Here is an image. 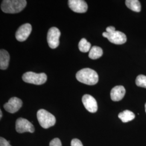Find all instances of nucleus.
I'll return each instance as SVG.
<instances>
[{"instance_id":"obj_1","label":"nucleus","mask_w":146,"mask_h":146,"mask_svg":"<svg viewBox=\"0 0 146 146\" xmlns=\"http://www.w3.org/2000/svg\"><path fill=\"white\" fill-rule=\"evenodd\" d=\"M76 78L79 82L87 85H95L99 81L98 73L90 68H84L78 72Z\"/></svg>"},{"instance_id":"obj_2","label":"nucleus","mask_w":146,"mask_h":146,"mask_svg":"<svg viewBox=\"0 0 146 146\" xmlns=\"http://www.w3.org/2000/svg\"><path fill=\"white\" fill-rule=\"evenodd\" d=\"M26 5V0H4L1 3V8L5 13L15 14L21 12Z\"/></svg>"},{"instance_id":"obj_3","label":"nucleus","mask_w":146,"mask_h":146,"mask_svg":"<svg viewBox=\"0 0 146 146\" xmlns=\"http://www.w3.org/2000/svg\"><path fill=\"white\" fill-rule=\"evenodd\" d=\"M102 35L108 38L110 42L115 44H122L127 41L125 34L121 31H116L114 27H108L106 28V32H104Z\"/></svg>"},{"instance_id":"obj_4","label":"nucleus","mask_w":146,"mask_h":146,"mask_svg":"<svg viewBox=\"0 0 146 146\" xmlns=\"http://www.w3.org/2000/svg\"><path fill=\"white\" fill-rule=\"evenodd\" d=\"M37 118L40 125L44 129H48L56 123V119L54 115L46 110H38L37 113Z\"/></svg>"},{"instance_id":"obj_5","label":"nucleus","mask_w":146,"mask_h":146,"mask_svg":"<svg viewBox=\"0 0 146 146\" xmlns=\"http://www.w3.org/2000/svg\"><path fill=\"white\" fill-rule=\"evenodd\" d=\"M22 80L26 83L41 85L47 81V76L45 73L37 74L32 72H28L23 75Z\"/></svg>"},{"instance_id":"obj_6","label":"nucleus","mask_w":146,"mask_h":146,"mask_svg":"<svg viewBox=\"0 0 146 146\" xmlns=\"http://www.w3.org/2000/svg\"><path fill=\"white\" fill-rule=\"evenodd\" d=\"M61 32L56 27L50 28L47 34V42L49 47L52 49H55L59 46V38Z\"/></svg>"},{"instance_id":"obj_7","label":"nucleus","mask_w":146,"mask_h":146,"mask_svg":"<svg viewBox=\"0 0 146 146\" xmlns=\"http://www.w3.org/2000/svg\"><path fill=\"white\" fill-rule=\"evenodd\" d=\"M16 131L19 133L29 132L33 133L35 131L33 125L28 120L23 118H19L16 121Z\"/></svg>"},{"instance_id":"obj_8","label":"nucleus","mask_w":146,"mask_h":146,"mask_svg":"<svg viewBox=\"0 0 146 146\" xmlns=\"http://www.w3.org/2000/svg\"><path fill=\"white\" fill-rule=\"evenodd\" d=\"M32 31V27L29 23H25L19 28L16 32V40L20 42L26 41L30 35Z\"/></svg>"},{"instance_id":"obj_9","label":"nucleus","mask_w":146,"mask_h":146,"mask_svg":"<svg viewBox=\"0 0 146 146\" xmlns=\"http://www.w3.org/2000/svg\"><path fill=\"white\" fill-rule=\"evenodd\" d=\"M68 5L72 11L78 13H86L88 9L87 3L83 0H69Z\"/></svg>"},{"instance_id":"obj_10","label":"nucleus","mask_w":146,"mask_h":146,"mask_svg":"<svg viewBox=\"0 0 146 146\" xmlns=\"http://www.w3.org/2000/svg\"><path fill=\"white\" fill-rule=\"evenodd\" d=\"M82 101L84 107L88 111L94 113L97 111L98 107L96 100L92 96L89 94L84 95Z\"/></svg>"},{"instance_id":"obj_11","label":"nucleus","mask_w":146,"mask_h":146,"mask_svg":"<svg viewBox=\"0 0 146 146\" xmlns=\"http://www.w3.org/2000/svg\"><path fill=\"white\" fill-rule=\"evenodd\" d=\"M22 106V101L16 97H13L9 100L3 107L7 111L10 113H15L21 108Z\"/></svg>"},{"instance_id":"obj_12","label":"nucleus","mask_w":146,"mask_h":146,"mask_svg":"<svg viewBox=\"0 0 146 146\" xmlns=\"http://www.w3.org/2000/svg\"><path fill=\"white\" fill-rule=\"evenodd\" d=\"M125 90L122 86H116L110 92V98L113 101H119L125 96Z\"/></svg>"},{"instance_id":"obj_13","label":"nucleus","mask_w":146,"mask_h":146,"mask_svg":"<svg viewBox=\"0 0 146 146\" xmlns=\"http://www.w3.org/2000/svg\"><path fill=\"white\" fill-rule=\"evenodd\" d=\"M10 61V55L5 49L0 50V68L2 70L7 69Z\"/></svg>"},{"instance_id":"obj_14","label":"nucleus","mask_w":146,"mask_h":146,"mask_svg":"<svg viewBox=\"0 0 146 146\" xmlns=\"http://www.w3.org/2000/svg\"><path fill=\"white\" fill-rule=\"evenodd\" d=\"M118 117L123 123H126L134 119L135 115L134 113L128 110H125L119 113Z\"/></svg>"},{"instance_id":"obj_15","label":"nucleus","mask_w":146,"mask_h":146,"mask_svg":"<svg viewBox=\"0 0 146 146\" xmlns=\"http://www.w3.org/2000/svg\"><path fill=\"white\" fill-rule=\"evenodd\" d=\"M103 55V50L101 48L98 46H93L92 47L89 52V58L93 60H96L101 58Z\"/></svg>"},{"instance_id":"obj_16","label":"nucleus","mask_w":146,"mask_h":146,"mask_svg":"<svg viewBox=\"0 0 146 146\" xmlns=\"http://www.w3.org/2000/svg\"><path fill=\"white\" fill-rule=\"evenodd\" d=\"M125 3L127 8L131 11L135 12H140L141 11V4L138 0H126Z\"/></svg>"},{"instance_id":"obj_17","label":"nucleus","mask_w":146,"mask_h":146,"mask_svg":"<svg viewBox=\"0 0 146 146\" xmlns=\"http://www.w3.org/2000/svg\"><path fill=\"white\" fill-rule=\"evenodd\" d=\"M78 48L81 52H88L91 49V44L86 38H83L78 43Z\"/></svg>"},{"instance_id":"obj_18","label":"nucleus","mask_w":146,"mask_h":146,"mask_svg":"<svg viewBox=\"0 0 146 146\" xmlns=\"http://www.w3.org/2000/svg\"><path fill=\"white\" fill-rule=\"evenodd\" d=\"M136 84L137 86L146 88V76L139 75L136 78Z\"/></svg>"},{"instance_id":"obj_19","label":"nucleus","mask_w":146,"mask_h":146,"mask_svg":"<svg viewBox=\"0 0 146 146\" xmlns=\"http://www.w3.org/2000/svg\"><path fill=\"white\" fill-rule=\"evenodd\" d=\"M49 146H62L61 141L58 138H55L50 141Z\"/></svg>"},{"instance_id":"obj_20","label":"nucleus","mask_w":146,"mask_h":146,"mask_svg":"<svg viewBox=\"0 0 146 146\" xmlns=\"http://www.w3.org/2000/svg\"><path fill=\"white\" fill-rule=\"evenodd\" d=\"M71 146H84L81 141L78 139H74L71 141Z\"/></svg>"},{"instance_id":"obj_21","label":"nucleus","mask_w":146,"mask_h":146,"mask_svg":"<svg viewBox=\"0 0 146 146\" xmlns=\"http://www.w3.org/2000/svg\"><path fill=\"white\" fill-rule=\"evenodd\" d=\"M0 146H11L10 144V142L7 141L5 139L2 137L0 138Z\"/></svg>"},{"instance_id":"obj_22","label":"nucleus","mask_w":146,"mask_h":146,"mask_svg":"<svg viewBox=\"0 0 146 146\" xmlns=\"http://www.w3.org/2000/svg\"><path fill=\"white\" fill-rule=\"evenodd\" d=\"M2 117V110H0V118L1 119Z\"/></svg>"},{"instance_id":"obj_23","label":"nucleus","mask_w":146,"mask_h":146,"mask_svg":"<svg viewBox=\"0 0 146 146\" xmlns=\"http://www.w3.org/2000/svg\"><path fill=\"white\" fill-rule=\"evenodd\" d=\"M145 111H146V104H145Z\"/></svg>"}]
</instances>
